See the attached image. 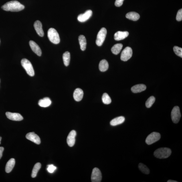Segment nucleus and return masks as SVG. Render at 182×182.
<instances>
[{
    "label": "nucleus",
    "instance_id": "nucleus-20",
    "mask_svg": "<svg viewBox=\"0 0 182 182\" xmlns=\"http://www.w3.org/2000/svg\"><path fill=\"white\" fill-rule=\"evenodd\" d=\"M126 17L130 20L136 21L139 19L140 16L139 14L136 12H131L126 14Z\"/></svg>",
    "mask_w": 182,
    "mask_h": 182
},
{
    "label": "nucleus",
    "instance_id": "nucleus-36",
    "mask_svg": "<svg viewBox=\"0 0 182 182\" xmlns=\"http://www.w3.org/2000/svg\"><path fill=\"white\" fill-rule=\"evenodd\" d=\"M168 182H177V181H173V180H169L167 181Z\"/></svg>",
    "mask_w": 182,
    "mask_h": 182
},
{
    "label": "nucleus",
    "instance_id": "nucleus-3",
    "mask_svg": "<svg viewBox=\"0 0 182 182\" xmlns=\"http://www.w3.org/2000/svg\"><path fill=\"white\" fill-rule=\"evenodd\" d=\"M48 37L51 42L54 44H58L60 41V37L56 29L51 28L48 31Z\"/></svg>",
    "mask_w": 182,
    "mask_h": 182
},
{
    "label": "nucleus",
    "instance_id": "nucleus-32",
    "mask_svg": "<svg viewBox=\"0 0 182 182\" xmlns=\"http://www.w3.org/2000/svg\"><path fill=\"white\" fill-rule=\"evenodd\" d=\"M56 169V167L55 166L53 165H50L48 166L47 170L49 172L53 173Z\"/></svg>",
    "mask_w": 182,
    "mask_h": 182
},
{
    "label": "nucleus",
    "instance_id": "nucleus-10",
    "mask_svg": "<svg viewBox=\"0 0 182 182\" xmlns=\"http://www.w3.org/2000/svg\"><path fill=\"white\" fill-rule=\"evenodd\" d=\"M92 14V11L91 10H88L84 13L79 15L78 17V20L81 22H85L90 18Z\"/></svg>",
    "mask_w": 182,
    "mask_h": 182
},
{
    "label": "nucleus",
    "instance_id": "nucleus-9",
    "mask_svg": "<svg viewBox=\"0 0 182 182\" xmlns=\"http://www.w3.org/2000/svg\"><path fill=\"white\" fill-rule=\"evenodd\" d=\"M102 175L101 173L98 168H94L93 170L91 177V180L92 182H100L101 181Z\"/></svg>",
    "mask_w": 182,
    "mask_h": 182
},
{
    "label": "nucleus",
    "instance_id": "nucleus-22",
    "mask_svg": "<svg viewBox=\"0 0 182 182\" xmlns=\"http://www.w3.org/2000/svg\"><path fill=\"white\" fill-rule=\"evenodd\" d=\"M51 104V101L48 98H45L39 101L38 104L41 107H47L50 106Z\"/></svg>",
    "mask_w": 182,
    "mask_h": 182
},
{
    "label": "nucleus",
    "instance_id": "nucleus-38",
    "mask_svg": "<svg viewBox=\"0 0 182 182\" xmlns=\"http://www.w3.org/2000/svg\"><path fill=\"white\" fill-rule=\"evenodd\" d=\"M0 43H1V40H0Z\"/></svg>",
    "mask_w": 182,
    "mask_h": 182
},
{
    "label": "nucleus",
    "instance_id": "nucleus-23",
    "mask_svg": "<svg viewBox=\"0 0 182 182\" xmlns=\"http://www.w3.org/2000/svg\"><path fill=\"white\" fill-rule=\"evenodd\" d=\"M79 41L81 50L82 51H84L86 49L87 43L86 39L84 35H80L79 36Z\"/></svg>",
    "mask_w": 182,
    "mask_h": 182
},
{
    "label": "nucleus",
    "instance_id": "nucleus-33",
    "mask_svg": "<svg viewBox=\"0 0 182 182\" xmlns=\"http://www.w3.org/2000/svg\"><path fill=\"white\" fill-rule=\"evenodd\" d=\"M176 19L177 21H181L182 20V9H181L178 11Z\"/></svg>",
    "mask_w": 182,
    "mask_h": 182
},
{
    "label": "nucleus",
    "instance_id": "nucleus-34",
    "mask_svg": "<svg viewBox=\"0 0 182 182\" xmlns=\"http://www.w3.org/2000/svg\"><path fill=\"white\" fill-rule=\"evenodd\" d=\"M124 0H116L115 5L116 7H120L123 4Z\"/></svg>",
    "mask_w": 182,
    "mask_h": 182
},
{
    "label": "nucleus",
    "instance_id": "nucleus-30",
    "mask_svg": "<svg viewBox=\"0 0 182 182\" xmlns=\"http://www.w3.org/2000/svg\"><path fill=\"white\" fill-rule=\"evenodd\" d=\"M156 99L153 96H150L146 101L145 105L147 108H150L153 105Z\"/></svg>",
    "mask_w": 182,
    "mask_h": 182
},
{
    "label": "nucleus",
    "instance_id": "nucleus-1",
    "mask_svg": "<svg viewBox=\"0 0 182 182\" xmlns=\"http://www.w3.org/2000/svg\"><path fill=\"white\" fill-rule=\"evenodd\" d=\"M4 10L7 11L19 12L24 9V6L18 1H11L5 3L1 7Z\"/></svg>",
    "mask_w": 182,
    "mask_h": 182
},
{
    "label": "nucleus",
    "instance_id": "nucleus-35",
    "mask_svg": "<svg viewBox=\"0 0 182 182\" xmlns=\"http://www.w3.org/2000/svg\"><path fill=\"white\" fill-rule=\"evenodd\" d=\"M4 148L3 147H0V159L3 156V153Z\"/></svg>",
    "mask_w": 182,
    "mask_h": 182
},
{
    "label": "nucleus",
    "instance_id": "nucleus-6",
    "mask_svg": "<svg viewBox=\"0 0 182 182\" xmlns=\"http://www.w3.org/2000/svg\"><path fill=\"white\" fill-rule=\"evenodd\" d=\"M161 137V134L159 132H153L148 135L146 138L145 142L148 145H151L159 141Z\"/></svg>",
    "mask_w": 182,
    "mask_h": 182
},
{
    "label": "nucleus",
    "instance_id": "nucleus-28",
    "mask_svg": "<svg viewBox=\"0 0 182 182\" xmlns=\"http://www.w3.org/2000/svg\"><path fill=\"white\" fill-rule=\"evenodd\" d=\"M139 169L142 173L146 174V175H148L150 173V170L147 166L144 165V164L140 163L138 166Z\"/></svg>",
    "mask_w": 182,
    "mask_h": 182
},
{
    "label": "nucleus",
    "instance_id": "nucleus-5",
    "mask_svg": "<svg viewBox=\"0 0 182 182\" xmlns=\"http://www.w3.org/2000/svg\"><path fill=\"white\" fill-rule=\"evenodd\" d=\"M107 31L105 28H102L99 31L96 41V44L101 46L103 43L105 39Z\"/></svg>",
    "mask_w": 182,
    "mask_h": 182
},
{
    "label": "nucleus",
    "instance_id": "nucleus-7",
    "mask_svg": "<svg viewBox=\"0 0 182 182\" xmlns=\"http://www.w3.org/2000/svg\"><path fill=\"white\" fill-rule=\"evenodd\" d=\"M171 116L174 123L177 124L179 122L181 115L179 107L177 106L174 107L172 111Z\"/></svg>",
    "mask_w": 182,
    "mask_h": 182
},
{
    "label": "nucleus",
    "instance_id": "nucleus-15",
    "mask_svg": "<svg viewBox=\"0 0 182 182\" xmlns=\"http://www.w3.org/2000/svg\"><path fill=\"white\" fill-rule=\"evenodd\" d=\"M34 27L36 32L39 36L43 37L44 35V32L42 29V25L41 22L37 20L35 22Z\"/></svg>",
    "mask_w": 182,
    "mask_h": 182
},
{
    "label": "nucleus",
    "instance_id": "nucleus-27",
    "mask_svg": "<svg viewBox=\"0 0 182 182\" xmlns=\"http://www.w3.org/2000/svg\"><path fill=\"white\" fill-rule=\"evenodd\" d=\"M41 167V165L40 163H38L35 164L33 170L31 177L33 178H35L36 177L37 172Z\"/></svg>",
    "mask_w": 182,
    "mask_h": 182
},
{
    "label": "nucleus",
    "instance_id": "nucleus-2",
    "mask_svg": "<svg viewBox=\"0 0 182 182\" xmlns=\"http://www.w3.org/2000/svg\"><path fill=\"white\" fill-rule=\"evenodd\" d=\"M172 151L169 148L164 147L158 148L154 152L155 157L160 159H166L171 155Z\"/></svg>",
    "mask_w": 182,
    "mask_h": 182
},
{
    "label": "nucleus",
    "instance_id": "nucleus-21",
    "mask_svg": "<svg viewBox=\"0 0 182 182\" xmlns=\"http://www.w3.org/2000/svg\"><path fill=\"white\" fill-rule=\"evenodd\" d=\"M124 121L125 118L123 116H121L114 118L111 121L110 124L111 126H114L123 123Z\"/></svg>",
    "mask_w": 182,
    "mask_h": 182
},
{
    "label": "nucleus",
    "instance_id": "nucleus-16",
    "mask_svg": "<svg viewBox=\"0 0 182 182\" xmlns=\"http://www.w3.org/2000/svg\"><path fill=\"white\" fill-rule=\"evenodd\" d=\"M129 35L128 31H118L116 32L114 35V38L116 41L122 40L127 37Z\"/></svg>",
    "mask_w": 182,
    "mask_h": 182
},
{
    "label": "nucleus",
    "instance_id": "nucleus-18",
    "mask_svg": "<svg viewBox=\"0 0 182 182\" xmlns=\"http://www.w3.org/2000/svg\"><path fill=\"white\" fill-rule=\"evenodd\" d=\"M146 87L143 84H139L135 85L132 87L131 90L134 93H137L143 92L146 90Z\"/></svg>",
    "mask_w": 182,
    "mask_h": 182
},
{
    "label": "nucleus",
    "instance_id": "nucleus-37",
    "mask_svg": "<svg viewBox=\"0 0 182 182\" xmlns=\"http://www.w3.org/2000/svg\"><path fill=\"white\" fill-rule=\"evenodd\" d=\"M1 136H0V144H1Z\"/></svg>",
    "mask_w": 182,
    "mask_h": 182
},
{
    "label": "nucleus",
    "instance_id": "nucleus-4",
    "mask_svg": "<svg viewBox=\"0 0 182 182\" xmlns=\"http://www.w3.org/2000/svg\"><path fill=\"white\" fill-rule=\"evenodd\" d=\"M21 64L29 76L31 77L34 76V69L32 64L29 60L26 58L23 59L21 61Z\"/></svg>",
    "mask_w": 182,
    "mask_h": 182
},
{
    "label": "nucleus",
    "instance_id": "nucleus-17",
    "mask_svg": "<svg viewBox=\"0 0 182 182\" xmlns=\"http://www.w3.org/2000/svg\"><path fill=\"white\" fill-rule=\"evenodd\" d=\"M84 94V92L81 89L79 88L76 89L73 94L74 100L77 102L80 101L82 100Z\"/></svg>",
    "mask_w": 182,
    "mask_h": 182
},
{
    "label": "nucleus",
    "instance_id": "nucleus-14",
    "mask_svg": "<svg viewBox=\"0 0 182 182\" xmlns=\"http://www.w3.org/2000/svg\"><path fill=\"white\" fill-rule=\"evenodd\" d=\"M30 46L32 50L35 54L39 56H41V51L40 47L34 41H30L29 42Z\"/></svg>",
    "mask_w": 182,
    "mask_h": 182
},
{
    "label": "nucleus",
    "instance_id": "nucleus-12",
    "mask_svg": "<svg viewBox=\"0 0 182 182\" xmlns=\"http://www.w3.org/2000/svg\"><path fill=\"white\" fill-rule=\"evenodd\" d=\"M7 117L9 119L16 121H20L23 119V118L21 114L18 113H13L10 112H7L5 113Z\"/></svg>",
    "mask_w": 182,
    "mask_h": 182
},
{
    "label": "nucleus",
    "instance_id": "nucleus-8",
    "mask_svg": "<svg viewBox=\"0 0 182 182\" xmlns=\"http://www.w3.org/2000/svg\"><path fill=\"white\" fill-rule=\"evenodd\" d=\"M132 54V48L130 47H126L122 51L121 55V59L124 62L127 61L131 58Z\"/></svg>",
    "mask_w": 182,
    "mask_h": 182
},
{
    "label": "nucleus",
    "instance_id": "nucleus-13",
    "mask_svg": "<svg viewBox=\"0 0 182 182\" xmlns=\"http://www.w3.org/2000/svg\"><path fill=\"white\" fill-rule=\"evenodd\" d=\"M76 136V132L74 130L71 131L67 137V142L68 145L72 147L74 145L75 142V137Z\"/></svg>",
    "mask_w": 182,
    "mask_h": 182
},
{
    "label": "nucleus",
    "instance_id": "nucleus-24",
    "mask_svg": "<svg viewBox=\"0 0 182 182\" xmlns=\"http://www.w3.org/2000/svg\"><path fill=\"white\" fill-rule=\"evenodd\" d=\"M108 68L109 64L107 61L103 59L101 61L99 65V68L101 71L102 72H105L107 70Z\"/></svg>",
    "mask_w": 182,
    "mask_h": 182
},
{
    "label": "nucleus",
    "instance_id": "nucleus-31",
    "mask_svg": "<svg viewBox=\"0 0 182 182\" xmlns=\"http://www.w3.org/2000/svg\"><path fill=\"white\" fill-rule=\"evenodd\" d=\"M173 50L175 54L177 56L182 57V49L179 47L175 46L174 47Z\"/></svg>",
    "mask_w": 182,
    "mask_h": 182
},
{
    "label": "nucleus",
    "instance_id": "nucleus-29",
    "mask_svg": "<svg viewBox=\"0 0 182 182\" xmlns=\"http://www.w3.org/2000/svg\"><path fill=\"white\" fill-rule=\"evenodd\" d=\"M102 100L103 103L104 104L107 105L109 104L111 102V98L108 95V94L107 93H104L103 94Z\"/></svg>",
    "mask_w": 182,
    "mask_h": 182
},
{
    "label": "nucleus",
    "instance_id": "nucleus-26",
    "mask_svg": "<svg viewBox=\"0 0 182 182\" xmlns=\"http://www.w3.org/2000/svg\"><path fill=\"white\" fill-rule=\"evenodd\" d=\"M63 59L65 66H68L70 64V53L68 51L64 53L63 55Z\"/></svg>",
    "mask_w": 182,
    "mask_h": 182
},
{
    "label": "nucleus",
    "instance_id": "nucleus-11",
    "mask_svg": "<svg viewBox=\"0 0 182 182\" xmlns=\"http://www.w3.org/2000/svg\"><path fill=\"white\" fill-rule=\"evenodd\" d=\"M26 137L27 139L34 142L35 144H39L41 143V140L39 136L34 132H30L27 134Z\"/></svg>",
    "mask_w": 182,
    "mask_h": 182
},
{
    "label": "nucleus",
    "instance_id": "nucleus-19",
    "mask_svg": "<svg viewBox=\"0 0 182 182\" xmlns=\"http://www.w3.org/2000/svg\"><path fill=\"white\" fill-rule=\"evenodd\" d=\"M15 161L14 159H11L7 162L6 165L5 170L7 173H9L11 172L14 167Z\"/></svg>",
    "mask_w": 182,
    "mask_h": 182
},
{
    "label": "nucleus",
    "instance_id": "nucleus-25",
    "mask_svg": "<svg viewBox=\"0 0 182 182\" xmlns=\"http://www.w3.org/2000/svg\"><path fill=\"white\" fill-rule=\"evenodd\" d=\"M123 45L122 43H117L111 49V51L115 55H117L121 50Z\"/></svg>",
    "mask_w": 182,
    "mask_h": 182
}]
</instances>
